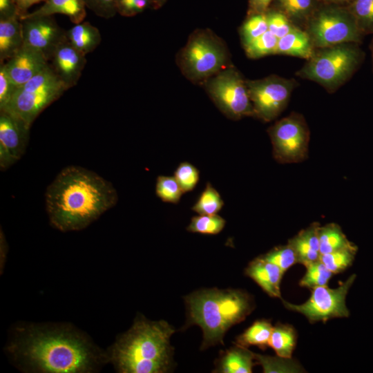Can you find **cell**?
I'll use <instances>...</instances> for the list:
<instances>
[{
	"instance_id": "obj_34",
	"label": "cell",
	"mask_w": 373,
	"mask_h": 373,
	"mask_svg": "<svg viewBox=\"0 0 373 373\" xmlns=\"http://www.w3.org/2000/svg\"><path fill=\"white\" fill-rule=\"evenodd\" d=\"M268 30L265 14L251 15L242 24L240 37L242 44L247 46Z\"/></svg>"
},
{
	"instance_id": "obj_22",
	"label": "cell",
	"mask_w": 373,
	"mask_h": 373,
	"mask_svg": "<svg viewBox=\"0 0 373 373\" xmlns=\"http://www.w3.org/2000/svg\"><path fill=\"white\" fill-rule=\"evenodd\" d=\"M86 6L84 0H47L37 10L27 15L30 16H53L61 14L75 23L82 22L86 16Z\"/></svg>"
},
{
	"instance_id": "obj_10",
	"label": "cell",
	"mask_w": 373,
	"mask_h": 373,
	"mask_svg": "<svg viewBox=\"0 0 373 373\" xmlns=\"http://www.w3.org/2000/svg\"><path fill=\"white\" fill-rule=\"evenodd\" d=\"M267 132L278 162L298 163L307 157L309 130L301 114L291 113L276 122Z\"/></svg>"
},
{
	"instance_id": "obj_28",
	"label": "cell",
	"mask_w": 373,
	"mask_h": 373,
	"mask_svg": "<svg viewBox=\"0 0 373 373\" xmlns=\"http://www.w3.org/2000/svg\"><path fill=\"white\" fill-rule=\"evenodd\" d=\"M348 4L362 35L373 34V0H351Z\"/></svg>"
},
{
	"instance_id": "obj_48",
	"label": "cell",
	"mask_w": 373,
	"mask_h": 373,
	"mask_svg": "<svg viewBox=\"0 0 373 373\" xmlns=\"http://www.w3.org/2000/svg\"><path fill=\"white\" fill-rule=\"evenodd\" d=\"M370 50L371 51L372 61V71H373V39L372 40L371 44L370 46Z\"/></svg>"
},
{
	"instance_id": "obj_41",
	"label": "cell",
	"mask_w": 373,
	"mask_h": 373,
	"mask_svg": "<svg viewBox=\"0 0 373 373\" xmlns=\"http://www.w3.org/2000/svg\"><path fill=\"white\" fill-rule=\"evenodd\" d=\"M87 8L97 16L110 19L117 14V0H84Z\"/></svg>"
},
{
	"instance_id": "obj_31",
	"label": "cell",
	"mask_w": 373,
	"mask_h": 373,
	"mask_svg": "<svg viewBox=\"0 0 373 373\" xmlns=\"http://www.w3.org/2000/svg\"><path fill=\"white\" fill-rule=\"evenodd\" d=\"M225 223V220L218 214H199L191 218L186 230L192 233L215 235L223 229Z\"/></svg>"
},
{
	"instance_id": "obj_35",
	"label": "cell",
	"mask_w": 373,
	"mask_h": 373,
	"mask_svg": "<svg viewBox=\"0 0 373 373\" xmlns=\"http://www.w3.org/2000/svg\"><path fill=\"white\" fill-rule=\"evenodd\" d=\"M264 260L278 266L284 273L294 265L298 263L296 251L287 243L285 245L274 247L267 254L260 256Z\"/></svg>"
},
{
	"instance_id": "obj_12",
	"label": "cell",
	"mask_w": 373,
	"mask_h": 373,
	"mask_svg": "<svg viewBox=\"0 0 373 373\" xmlns=\"http://www.w3.org/2000/svg\"><path fill=\"white\" fill-rule=\"evenodd\" d=\"M355 277V275L350 276L336 288L327 285L312 288L311 296L304 303L296 305L282 298L283 304L289 310L304 315L310 322L347 317L349 310L345 298Z\"/></svg>"
},
{
	"instance_id": "obj_8",
	"label": "cell",
	"mask_w": 373,
	"mask_h": 373,
	"mask_svg": "<svg viewBox=\"0 0 373 373\" xmlns=\"http://www.w3.org/2000/svg\"><path fill=\"white\" fill-rule=\"evenodd\" d=\"M303 30L316 49L344 43L360 44L364 37L348 8L336 5L316 9Z\"/></svg>"
},
{
	"instance_id": "obj_27",
	"label": "cell",
	"mask_w": 373,
	"mask_h": 373,
	"mask_svg": "<svg viewBox=\"0 0 373 373\" xmlns=\"http://www.w3.org/2000/svg\"><path fill=\"white\" fill-rule=\"evenodd\" d=\"M273 326L267 320H258L236 338V344L245 347L258 346L262 350L269 347Z\"/></svg>"
},
{
	"instance_id": "obj_23",
	"label": "cell",
	"mask_w": 373,
	"mask_h": 373,
	"mask_svg": "<svg viewBox=\"0 0 373 373\" xmlns=\"http://www.w3.org/2000/svg\"><path fill=\"white\" fill-rule=\"evenodd\" d=\"M68 41L84 55L94 51L102 41L99 29L88 21L74 24L66 30Z\"/></svg>"
},
{
	"instance_id": "obj_20",
	"label": "cell",
	"mask_w": 373,
	"mask_h": 373,
	"mask_svg": "<svg viewBox=\"0 0 373 373\" xmlns=\"http://www.w3.org/2000/svg\"><path fill=\"white\" fill-rule=\"evenodd\" d=\"M315 50L306 31L296 26L286 35L278 39L275 54L290 55L307 60L312 57Z\"/></svg>"
},
{
	"instance_id": "obj_1",
	"label": "cell",
	"mask_w": 373,
	"mask_h": 373,
	"mask_svg": "<svg viewBox=\"0 0 373 373\" xmlns=\"http://www.w3.org/2000/svg\"><path fill=\"white\" fill-rule=\"evenodd\" d=\"M46 207L50 224L61 231L86 228L118 200L113 185L78 166L62 169L48 186Z\"/></svg>"
},
{
	"instance_id": "obj_15",
	"label": "cell",
	"mask_w": 373,
	"mask_h": 373,
	"mask_svg": "<svg viewBox=\"0 0 373 373\" xmlns=\"http://www.w3.org/2000/svg\"><path fill=\"white\" fill-rule=\"evenodd\" d=\"M50 61L55 75L69 89L77 85L87 61L86 55L66 39L57 47Z\"/></svg>"
},
{
	"instance_id": "obj_3",
	"label": "cell",
	"mask_w": 373,
	"mask_h": 373,
	"mask_svg": "<svg viewBox=\"0 0 373 373\" xmlns=\"http://www.w3.org/2000/svg\"><path fill=\"white\" fill-rule=\"evenodd\" d=\"M175 329L166 321L140 319L112 348L111 359L123 373H163L169 370Z\"/></svg>"
},
{
	"instance_id": "obj_7",
	"label": "cell",
	"mask_w": 373,
	"mask_h": 373,
	"mask_svg": "<svg viewBox=\"0 0 373 373\" xmlns=\"http://www.w3.org/2000/svg\"><path fill=\"white\" fill-rule=\"evenodd\" d=\"M67 90L49 64L26 84L17 88L6 108L0 111L16 116L30 128L38 115Z\"/></svg>"
},
{
	"instance_id": "obj_17",
	"label": "cell",
	"mask_w": 373,
	"mask_h": 373,
	"mask_svg": "<svg viewBox=\"0 0 373 373\" xmlns=\"http://www.w3.org/2000/svg\"><path fill=\"white\" fill-rule=\"evenodd\" d=\"M245 274L269 296L282 299L280 283L284 272L278 266L259 256L250 262Z\"/></svg>"
},
{
	"instance_id": "obj_25",
	"label": "cell",
	"mask_w": 373,
	"mask_h": 373,
	"mask_svg": "<svg viewBox=\"0 0 373 373\" xmlns=\"http://www.w3.org/2000/svg\"><path fill=\"white\" fill-rule=\"evenodd\" d=\"M278 4L279 11L302 29L316 10L314 0H278Z\"/></svg>"
},
{
	"instance_id": "obj_37",
	"label": "cell",
	"mask_w": 373,
	"mask_h": 373,
	"mask_svg": "<svg viewBox=\"0 0 373 373\" xmlns=\"http://www.w3.org/2000/svg\"><path fill=\"white\" fill-rule=\"evenodd\" d=\"M155 193L163 202L176 204L184 193L174 176L160 175L157 178Z\"/></svg>"
},
{
	"instance_id": "obj_38",
	"label": "cell",
	"mask_w": 373,
	"mask_h": 373,
	"mask_svg": "<svg viewBox=\"0 0 373 373\" xmlns=\"http://www.w3.org/2000/svg\"><path fill=\"white\" fill-rule=\"evenodd\" d=\"M174 177L180 184L183 193L194 189L198 183L200 173L198 169L192 164L184 162L176 168Z\"/></svg>"
},
{
	"instance_id": "obj_40",
	"label": "cell",
	"mask_w": 373,
	"mask_h": 373,
	"mask_svg": "<svg viewBox=\"0 0 373 373\" xmlns=\"http://www.w3.org/2000/svg\"><path fill=\"white\" fill-rule=\"evenodd\" d=\"M156 8L155 0H117V13L124 17H133L147 8Z\"/></svg>"
},
{
	"instance_id": "obj_11",
	"label": "cell",
	"mask_w": 373,
	"mask_h": 373,
	"mask_svg": "<svg viewBox=\"0 0 373 373\" xmlns=\"http://www.w3.org/2000/svg\"><path fill=\"white\" fill-rule=\"evenodd\" d=\"M247 85L254 117L268 122L285 109L298 83L294 79L272 75L259 79H247Z\"/></svg>"
},
{
	"instance_id": "obj_16",
	"label": "cell",
	"mask_w": 373,
	"mask_h": 373,
	"mask_svg": "<svg viewBox=\"0 0 373 373\" xmlns=\"http://www.w3.org/2000/svg\"><path fill=\"white\" fill-rule=\"evenodd\" d=\"M48 64L43 54L26 45L3 63L8 75L17 88L26 84Z\"/></svg>"
},
{
	"instance_id": "obj_4",
	"label": "cell",
	"mask_w": 373,
	"mask_h": 373,
	"mask_svg": "<svg viewBox=\"0 0 373 373\" xmlns=\"http://www.w3.org/2000/svg\"><path fill=\"white\" fill-rule=\"evenodd\" d=\"M186 326L197 325L202 330L201 349L223 344L226 332L245 319L254 309V300L240 289H202L185 298Z\"/></svg>"
},
{
	"instance_id": "obj_9",
	"label": "cell",
	"mask_w": 373,
	"mask_h": 373,
	"mask_svg": "<svg viewBox=\"0 0 373 373\" xmlns=\"http://www.w3.org/2000/svg\"><path fill=\"white\" fill-rule=\"evenodd\" d=\"M204 83L207 93L228 118L254 117L247 79L235 67L229 66Z\"/></svg>"
},
{
	"instance_id": "obj_47",
	"label": "cell",
	"mask_w": 373,
	"mask_h": 373,
	"mask_svg": "<svg viewBox=\"0 0 373 373\" xmlns=\"http://www.w3.org/2000/svg\"><path fill=\"white\" fill-rule=\"evenodd\" d=\"M156 3V8L162 6L166 0H155Z\"/></svg>"
},
{
	"instance_id": "obj_39",
	"label": "cell",
	"mask_w": 373,
	"mask_h": 373,
	"mask_svg": "<svg viewBox=\"0 0 373 373\" xmlns=\"http://www.w3.org/2000/svg\"><path fill=\"white\" fill-rule=\"evenodd\" d=\"M265 15L268 30L278 39L284 37L296 27V26H294L291 21L279 10H267Z\"/></svg>"
},
{
	"instance_id": "obj_45",
	"label": "cell",
	"mask_w": 373,
	"mask_h": 373,
	"mask_svg": "<svg viewBox=\"0 0 373 373\" xmlns=\"http://www.w3.org/2000/svg\"><path fill=\"white\" fill-rule=\"evenodd\" d=\"M46 1L47 0H15L20 19L28 13V10L32 6L40 2H46Z\"/></svg>"
},
{
	"instance_id": "obj_33",
	"label": "cell",
	"mask_w": 373,
	"mask_h": 373,
	"mask_svg": "<svg viewBox=\"0 0 373 373\" xmlns=\"http://www.w3.org/2000/svg\"><path fill=\"white\" fill-rule=\"evenodd\" d=\"M305 274L300 280L301 287L312 289L318 286L327 285L332 277V273L320 259L306 266Z\"/></svg>"
},
{
	"instance_id": "obj_43",
	"label": "cell",
	"mask_w": 373,
	"mask_h": 373,
	"mask_svg": "<svg viewBox=\"0 0 373 373\" xmlns=\"http://www.w3.org/2000/svg\"><path fill=\"white\" fill-rule=\"evenodd\" d=\"M16 17H19L15 0H0V19Z\"/></svg>"
},
{
	"instance_id": "obj_36",
	"label": "cell",
	"mask_w": 373,
	"mask_h": 373,
	"mask_svg": "<svg viewBox=\"0 0 373 373\" xmlns=\"http://www.w3.org/2000/svg\"><path fill=\"white\" fill-rule=\"evenodd\" d=\"M278 39L267 30L262 35L245 46L247 56L251 59H258L266 55L275 54Z\"/></svg>"
},
{
	"instance_id": "obj_2",
	"label": "cell",
	"mask_w": 373,
	"mask_h": 373,
	"mask_svg": "<svg viewBox=\"0 0 373 373\" xmlns=\"http://www.w3.org/2000/svg\"><path fill=\"white\" fill-rule=\"evenodd\" d=\"M9 350L28 369L41 372H91L105 359L84 337L64 327L20 329Z\"/></svg>"
},
{
	"instance_id": "obj_44",
	"label": "cell",
	"mask_w": 373,
	"mask_h": 373,
	"mask_svg": "<svg viewBox=\"0 0 373 373\" xmlns=\"http://www.w3.org/2000/svg\"><path fill=\"white\" fill-rule=\"evenodd\" d=\"M272 0H249V15L265 14Z\"/></svg>"
},
{
	"instance_id": "obj_19",
	"label": "cell",
	"mask_w": 373,
	"mask_h": 373,
	"mask_svg": "<svg viewBox=\"0 0 373 373\" xmlns=\"http://www.w3.org/2000/svg\"><path fill=\"white\" fill-rule=\"evenodd\" d=\"M23 45L19 17L0 19V64L10 59Z\"/></svg>"
},
{
	"instance_id": "obj_14",
	"label": "cell",
	"mask_w": 373,
	"mask_h": 373,
	"mask_svg": "<svg viewBox=\"0 0 373 373\" xmlns=\"http://www.w3.org/2000/svg\"><path fill=\"white\" fill-rule=\"evenodd\" d=\"M28 127L21 119L0 111V167L4 170L18 161L25 153Z\"/></svg>"
},
{
	"instance_id": "obj_42",
	"label": "cell",
	"mask_w": 373,
	"mask_h": 373,
	"mask_svg": "<svg viewBox=\"0 0 373 373\" xmlns=\"http://www.w3.org/2000/svg\"><path fill=\"white\" fill-rule=\"evenodd\" d=\"M16 89L17 87L8 75L3 64H0V111L6 108Z\"/></svg>"
},
{
	"instance_id": "obj_13",
	"label": "cell",
	"mask_w": 373,
	"mask_h": 373,
	"mask_svg": "<svg viewBox=\"0 0 373 373\" xmlns=\"http://www.w3.org/2000/svg\"><path fill=\"white\" fill-rule=\"evenodd\" d=\"M23 45L44 55L50 61L57 47L66 38V30L61 28L53 16H30L21 19Z\"/></svg>"
},
{
	"instance_id": "obj_29",
	"label": "cell",
	"mask_w": 373,
	"mask_h": 373,
	"mask_svg": "<svg viewBox=\"0 0 373 373\" xmlns=\"http://www.w3.org/2000/svg\"><path fill=\"white\" fill-rule=\"evenodd\" d=\"M224 201L210 182L206 184L192 210L200 215H215L222 208Z\"/></svg>"
},
{
	"instance_id": "obj_18",
	"label": "cell",
	"mask_w": 373,
	"mask_h": 373,
	"mask_svg": "<svg viewBox=\"0 0 373 373\" xmlns=\"http://www.w3.org/2000/svg\"><path fill=\"white\" fill-rule=\"evenodd\" d=\"M320 224L313 222L289 240L298 257V263L305 267L320 259L318 229Z\"/></svg>"
},
{
	"instance_id": "obj_30",
	"label": "cell",
	"mask_w": 373,
	"mask_h": 373,
	"mask_svg": "<svg viewBox=\"0 0 373 373\" xmlns=\"http://www.w3.org/2000/svg\"><path fill=\"white\" fill-rule=\"evenodd\" d=\"M255 361L256 363L262 367L265 373L281 372V373H295L303 372V368L294 361L291 358H284L281 356H268L255 353Z\"/></svg>"
},
{
	"instance_id": "obj_5",
	"label": "cell",
	"mask_w": 373,
	"mask_h": 373,
	"mask_svg": "<svg viewBox=\"0 0 373 373\" xmlns=\"http://www.w3.org/2000/svg\"><path fill=\"white\" fill-rule=\"evenodd\" d=\"M365 54L356 43H344L317 48L296 75L315 82L333 93L358 70Z\"/></svg>"
},
{
	"instance_id": "obj_21",
	"label": "cell",
	"mask_w": 373,
	"mask_h": 373,
	"mask_svg": "<svg viewBox=\"0 0 373 373\" xmlns=\"http://www.w3.org/2000/svg\"><path fill=\"white\" fill-rule=\"evenodd\" d=\"M255 361V353L236 344L226 350L218 361L215 372L251 373Z\"/></svg>"
},
{
	"instance_id": "obj_24",
	"label": "cell",
	"mask_w": 373,
	"mask_h": 373,
	"mask_svg": "<svg viewBox=\"0 0 373 373\" xmlns=\"http://www.w3.org/2000/svg\"><path fill=\"white\" fill-rule=\"evenodd\" d=\"M318 238L321 254L356 247L347 239L340 226L336 223L320 226Z\"/></svg>"
},
{
	"instance_id": "obj_26",
	"label": "cell",
	"mask_w": 373,
	"mask_h": 373,
	"mask_svg": "<svg viewBox=\"0 0 373 373\" xmlns=\"http://www.w3.org/2000/svg\"><path fill=\"white\" fill-rule=\"evenodd\" d=\"M296 339V332L291 325L279 323L273 327L269 347L274 350L277 356L291 358Z\"/></svg>"
},
{
	"instance_id": "obj_32",
	"label": "cell",
	"mask_w": 373,
	"mask_h": 373,
	"mask_svg": "<svg viewBox=\"0 0 373 373\" xmlns=\"http://www.w3.org/2000/svg\"><path fill=\"white\" fill-rule=\"evenodd\" d=\"M357 248L341 249L321 254L320 260L333 274L345 271L353 262Z\"/></svg>"
},
{
	"instance_id": "obj_6",
	"label": "cell",
	"mask_w": 373,
	"mask_h": 373,
	"mask_svg": "<svg viewBox=\"0 0 373 373\" xmlns=\"http://www.w3.org/2000/svg\"><path fill=\"white\" fill-rule=\"evenodd\" d=\"M177 60L182 73L194 82H205L230 66L224 43L209 30L194 31Z\"/></svg>"
},
{
	"instance_id": "obj_46",
	"label": "cell",
	"mask_w": 373,
	"mask_h": 373,
	"mask_svg": "<svg viewBox=\"0 0 373 373\" xmlns=\"http://www.w3.org/2000/svg\"><path fill=\"white\" fill-rule=\"evenodd\" d=\"M327 5H341L344 3H349L351 0H321Z\"/></svg>"
}]
</instances>
